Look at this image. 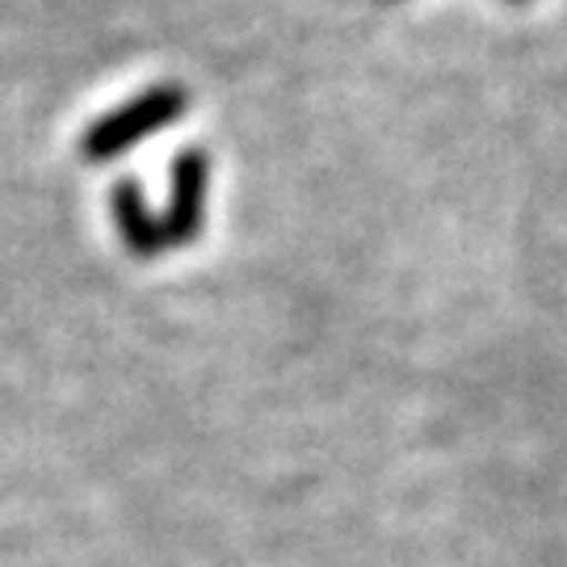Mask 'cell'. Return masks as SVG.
<instances>
[{
	"mask_svg": "<svg viewBox=\"0 0 567 567\" xmlns=\"http://www.w3.org/2000/svg\"><path fill=\"white\" fill-rule=\"evenodd\" d=\"M185 110H189V97H185L182 84H156V89L140 93L135 102L110 110L105 118H97L89 131H84L81 161H89V164L114 161V156H122V152H131L140 140L156 135V131H164V126H173Z\"/></svg>",
	"mask_w": 567,
	"mask_h": 567,
	"instance_id": "obj_1",
	"label": "cell"
},
{
	"mask_svg": "<svg viewBox=\"0 0 567 567\" xmlns=\"http://www.w3.org/2000/svg\"><path fill=\"white\" fill-rule=\"evenodd\" d=\"M206 189H210V156L203 147H185L173 161L168 206H164V240L168 248H185L203 236L206 224Z\"/></svg>",
	"mask_w": 567,
	"mask_h": 567,
	"instance_id": "obj_2",
	"label": "cell"
},
{
	"mask_svg": "<svg viewBox=\"0 0 567 567\" xmlns=\"http://www.w3.org/2000/svg\"><path fill=\"white\" fill-rule=\"evenodd\" d=\"M110 210H114V227H118L122 244H126V252H135V257H161L168 240H164V219L147 206L143 198L140 182H118L114 185V194H110Z\"/></svg>",
	"mask_w": 567,
	"mask_h": 567,
	"instance_id": "obj_3",
	"label": "cell"
}]
</instances>
